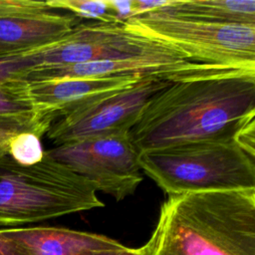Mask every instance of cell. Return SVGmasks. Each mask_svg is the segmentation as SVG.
I'll return each instance as SVG.
<instances>
[{"instance_id":"obj_13","label":"cell","mask_w":255,"mask_h":255,"mask_svg":"<svg viewBox=\"0 0 255 255\" xmlns=\"http://www.w3.org/2000/svg\"><path fill=\"white\" fill-rule=\"evenodd\" d=\"M1 118L37 119L28 95L26 81H10L0 84Z\"/></svg>"},{"instance_id":"obj_2","label":"cell","mask_w":255,"mask_h":255,"mask_svg":"<svg viewBox=\"0 0 255 255\" xmlns=\"http://www.w3.org/2000/svg\"><path fill=\"white\" fill-rule=\"evenodd\" d=\"M141 255H255V189L168 195Z\"/></svg>"},{"instance_id":"obj_19","label":"cell","mask_w":255,"mask_h":255,"mask_svg":"<svg viewBox=\"0 0 255 255\" xmlns=\"http://www.w3.org/2000/svg\"><path fill=\"white\" fill-rule=\"evenodd\" d=\"M168 0H131V8H132V17L140 16L149 12H153L159 9H162L166 6Z\"/></svg>"},{"instance_id":"obj_17","label":"cell","mask_w":255,"mask_h":255,"mask_svg":"<svg viewBox=\"0 0 255 255\" xmlns=\"http://www.w3.org/2000/svg\"><path fill=\"white\" fill-rule=\"evenodd\" d=\"M29 52L0 56V84L10 81H25L32 68Z\"/></svg>"},{"instance_id":"obj_11","label":"cell","mask_w":255,"mask_h":255,"mask_svg":"<svg viewBox=\"0 0 255 255\" xmlns=\"http://www.w3.org/2000/svg\"><path fill=\"white\" fill-rule=\"evenodd\" d=\"M7 234L26 255H96L126 246L103 234L60 227L7 228Z\"/></svg>"},{"instance_id":"obj_10","label":"cell","mask_w":255,"mask_h":255,"mask_svg":"<svg viewBox=\"0 0 255 255\" xmlns=\"http://www.w3.org/2000/svg\"><path fill=\"white\" fill-rule=\"evenodd\" d=\"M76 25L73 14L59 13L46 1L0 13V56L24 53L58 41Z\"/></svg>"},{"instance_id":"obj_14","label":"cell","mask_w":255,"mask_h":255,"mask_svg":"<svg viewBox=\"0 0 255 255\" xmlns=\"http://www.w3.org/2000/svg\"><path fill=\"white\" fill-rule=\"evenodd\" d=\"M46 3L53 10H68L78 17L95 22L120 24L109 9L106 0H48Z\"/></svg>"},{"instance_id":"obj_4","label":"cell","mask_w":255,"mask_h":255,"mask_svg":"<svg viewBox=\"0 0 255 255\" xmlns=\"http://www.w3.org/2000/svg\"><path fill=\"white\" fill-rule=\"evenodd\" d=\"M138 164L167 195L255 189V155L234 137L142 151Z\"/></svg>"},{"instance_id":"obj_6","label":"cell","mask_w":255,"mask_h":255,"mask_svg":"<svg viewBox=\"0 0 255 255\" xmlns=\"http://www.w3.org/2000/svg\"><path fill=\"white\" fill-rule=\"evenodd\" d=\"M32 69L128 59L188 61L173 49L127 29L124 24H77L49 45L29 52Z\"/></svg>"},{"instance_id":"obj_21","label":"cell","mask_w":255,"mask_h":255,"mask_svg":"<svg viewBox=\"0 0 255 255\" xmlns=\"http://www.w3.org/2000/svg\"><path fill=\"white\" fill-rule=\"evenodd\" d=\"M96 255H141L139 248H130L125 246L123 249L116 250V251H109L105 253H100Z\"/></svg>"},{"instance_id":"obj_20","label":"cell","mask_w":255,"mask_h":255,"mask_svg":"<svg viewBox=\"0 0 255 255\" xmlns=\"http://www.w3.org/2000/svg\"><path fill=\"white\" fill-rule=\"evenodd\" d=\"M0 255H26L18 244L7 234L6 229H0Z\"/></svg>"},{"instance_id":"obj_12","label":"cell","mask_w":255,"mask_h":255,"mask_svg":"<svg viewBox=\"0 0 255 255\" xmlns=\"http://www.w3.org/2000/svg\"><path fill=\"white\" fill-rule=\"evenodd\" d=\"M159 10L207 22L255 25L254 0H168Z\"/></svg>"},{"instance_id":"obj_9","label":"cell","mask_w":255,"mask_h":255,"mask_svg":"<svg viewBox=\"0 0 255 255\" xmlns=\"http://www.w3.org/2000/svg\"><path fill=\"white\" fill-rule=\"evenodd\" d=\"M146 78V77H145ZM142 77L70 78L26 81L27 91L39 121L51 126L56 120L101 98L126 90Z\"/></svg>"},{"instance_id":"obj_1","label":"cell","mask_w":255,"mask_h":255,"mask_svg":"<svg viewBox=\"0 0 255 255\" xmlns=\"http://www.w3.org/2000/svg\"><path fill=\"white\" fill-rule=\"evenodd\" d=\"M255 117V71L228 70L171 82L130 129L138 152L234 137Z\"/></svg>"},{"instance_id":"obj_18","label":"cell","mask_w":255,"mask_h":255,"mask_svg":"<svg viewBox=\"0 0 255 255\" xmlns=\"http://www.w3.org/2000/svg\"><path fill=\"white\" fill-rule=\"evenodd\" d=\"M106 3L120 24L131 18V0H106Z\"/></svg>"},{"instance_id":"obj_3","label":"cell","mask_w":255,"mask_h":255,"mask_svg":"<svg viewBox=\"0 0 255 255\" xmlns=\"http://www.w3.org/2000/svg\"><path fill=\"white\" fill-rule=\"evenodd\" d=\"M105 206L92 184L45 152L34 165L0 156V225L17 226Z\"/></svg>"},{"instance_id":"obj_5","label":"cell","mask_w":255,"mask_h":255,"mask_svg":"<svg viewBox=\"0 0 255 255\" xmlns=\"http://www.w3.org/2000/svg\"><path fill=\"white\" fill-rule=\"evenodd\" d=\"M123 24L177 51L190 62L255 71V25L207 22L161 10L129 18Z\"/></svg>"},{"instance_id":"obj_8","label":"cell","mask_w":255,"mask_h":255,"mask_svg":"<svg viewBox=\"0 0 255 255\" xmlns=\"http://www.w3.org/2000/svg\"><path fill=\"white\" fill-rule=\"evenodd\" d=\"M170 83L158 77L142 78L126 90L101 98L56 120L46 135L57 146L129 131L151 97Z\"/></svg>"},{"instance_id":"obj_16","label":"cell","mask_w":255,"mask_h":255,"mask_svg":"<svg viewBox=\"0 0 255 255\" xmlns=\"http://www.w3.org/2000/svg\"><path fill=\"white\" fill-rule=\"evenodd\" d=\"M50 126L36 118L0 119V156L8 154V142L12 136L22 131H34L40 136L46 134Z\"/></svg>"},{"instance_id":"obj_7","label":"cell","mask_w":255,"mask_h":255,"mask_svg":"<svg viewBox=\"0 0 255 255\" xmlns=\"http://www.w3.org/2000/svg\"><path fill=\"white\" fill-rule=\"evenodd\" d=\"M129 131L64 143L45 152L89 181L96 191L120 201L134 193L142 181L139 152Z\"/></svg>"},{"instance_id":"obj_15","label":"cell","mask_w":255,"mask_h":255,"mask_svg":"<svg viewBox=\"0 0 255 255\" xmlns=\"http://www.w3.org/2000/svg\"><path fill=\"white\" fill-rule=\"evenodd\" d=\"M41 136L34 131H22L8 142V155L21 165H34L41 162L45 150L41 143Z\"/></svg>"}]
</instances>
